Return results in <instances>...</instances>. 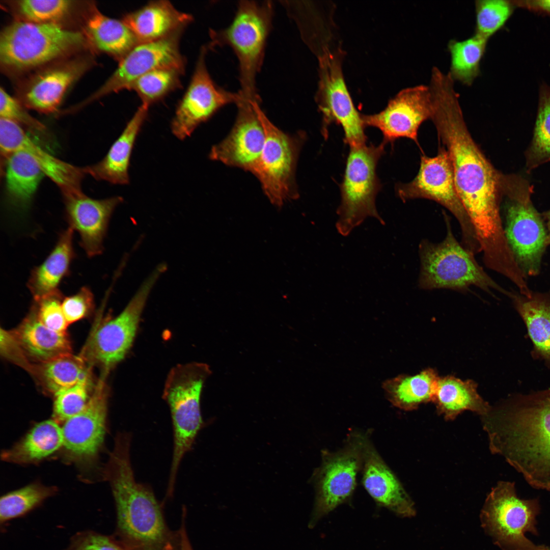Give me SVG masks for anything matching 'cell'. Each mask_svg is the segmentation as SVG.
I'll return each instance as SVG.
<instances>
[{
    "mask_svg": "<svg viewBox=\"0 0 550 550\" xmlns=\"http://www.w3.org/2000/svg\"><path fill=\"white\" fill-rule=\"evenodd\" d=\"M74 3L70 0H19L13 2V8L19 20L60 23L71 13L76 5Z\"/></svg>",
    "mask_w": 550,
    "mask_h": 550,
    "instance_id": "obj_40",
    "label": "cell"
},
{
    "mask_svg": "<svg viewBox=\"0 0 550 550\" xmlns=\"http://www.w3.org/2000/svg\"><path fill=\"white\" fill-rule=\"evenodd\" d=\"M160 265L143 283L125 308L114 317L97 318L79 355L91 368L108 375L123 360L134 340L150 292L165 270Z\"/></svg>",
    "mask_w": 550,
    "mask_h": 550,
    "instance_id": "obj_11",
    "label": "cell"
},
{
    "mask_svg": "<svg viewBox=\"0 0 550 550\" xmlns=\"http://www.w3.org/2000/svg\"><path fill=\"white\" fill-rule=\"evenodd\" d=\"M130 442L127 438L116 441L108 464L117 512L115 537L126 550H180L179 530L169 528L153 492L135 479Z\"/></svg>",
    "mask_w": 550,
    "mask_h": 550,
    "instance_id": "obj_3",
    "label": "cell"
},
{
    "mask_svg": "<svg viewBox=\"0 0 550 550\" xmlns=\"http://www.w3.org/2000/svg\"><path fill=\"white\" fill-rule=\"evenodd\" d=\"M149 107L142 103L105 156L97 163L84 167L86 175L114 184L129 183L128 168L132 149Z\"/></svg>",
    "mask_w": 550,
    "mask_h": 550,
    "instance_id": "obj_26",
    "label": "cell"
},
{
    "mask_svg": "<svg viewBox=\"0 0 550 550\" xmlns=\"http://www.w3.org/2000/svg\"><path fill=\"white\" fill-rule=\"evenodd\" d=\"M107 376L100 374L86 407L66 420L62 428L63 446L74 457H93L103 442L109 393Z\"/></svg>",
    "mask_w": 550,
    "mask_h": 550,
    "instance_id": "obj_20",
    "label": "cell"
},
{
    "mask_svg": "<svg viewBox=\"0 0 550 550\" xmlns=\"http://www.w3.org/2000/svg\"><path fill=\"white\" fill-rule=\"evenodd\" d=\"M364 437L363 433L351 431L342 449L322 451L321 464L314 476L318 515L331 511L353 493L362 466Z\"/></svg>",
    "mask_w": 550,
    "mask_h": 550,
    "instance_id": "obj_15",
    "label": "cell"
},
{
    "mask_svg": "<svg viewBox=\"0 0 550 550\" xmlns=\"http://www.w3.org/2000/svg\"><path fill=\"white\" fill-rule=\"evenodd\" d=\"M488 41L475 34L463 40L449 41L448 49L450 66L448 73L454 81L467 86L472 85L481 73V63Z\"/></svg>",
    "mask_w": 550,
    "mask_h": 550,
    "instance_id": "obj_36",
    "label": "cell"
},
{
    "mask_svg": "<svg viewBox=\"0 0 550 550\" xmlns=\"http://www.w3.org/2000/svg\"><path fill=\"white\" fill-rule=\"evenodd\" d=\"M501 185L508 244L526 278L536 276L548 246V233L543 216L531 201L533 187L526 179L514 174H502Z\"/></svg>",
    "mask_w": 550,
    "mask_h": 550,
    "instance_id": "obj_6",
    "label": "cell"
},
{
    "mask_svg": "<svg viewBox=\"0 0 550 550\" xmlns=\"http://www.w3.org/2000/svg\"><path fill=\"white\" fill-rule=\"evenodd\" d=\"M181 526L179 529L181 537V549L180 550H194L188 538V535L185 526L184 514L182 517Z\"/></svg>",
    "mask_w": 550,
    "mask_h": 550,
    "instance_id": "obj_49",
    "label": "cell"
},
{
    "mask_svg": "<svg viewBox=\"0 0 550 550\" xmlns=\"http://www.w3.org/2000/svg\"><path fill=\"white\" fill-rule=\"evenodd\" d=\"M209 46H203L191 80L176 108L171 123L172 133L179 140L190 135L201 123L218 110L241 99L239 93H232L217 86L211 78L205 62Z\"/></svg>",
    "mask_w": 550,
    "mask_h": 550,
    "instance_id": "obj_17",
    "label": "cell"
},
{
    "mask_svg": "<svg viewBox=\"0 0 550 550\" xmlns=\"http://www.w3.org/2000/svg\"><path fill=\"white\" fill-rule=\"evenodd\" d=\"M432 97L431 120L450 156L456 188L475 231L483 257L501 258L509 252L500 214L502 173L493 167L468 129L449 77L430 84Z\"/></svg>",
    "mask_w": 550,
    "mask_h": 550,
    "instance_id": "obj_1",
    "label": "cell"
},
{
    "mask_svg": "<svg viewBox=\"0 0 550 550\" xmlns=\"http://www.w3.org/2000/svg\"><path fill=\"white\" fill-rule=\"evenodd\" d=\"M63 197L66 219L69 227L78 233L80 245L89 257L100 255L111 217L123 198L95 199L82 191Z\"/></svg>",
    "mask_w": 550,
    "mask_h": 550,
    "instance_id": "obj_22",
    "label": "cell"
},
{
    "mask_svg": "<svg viewBox=\"0 0 550 550\" xmlns=\"http://www.w3.org/2000/svg\"><path fill=\"white\" fill-rule=\"evenodd\" d=\"M87 42L84 33L60 23L17 20L1 32L0 63L7 71H25L76 51Z\"/></svg>",
    "mask_w": 550,
    "mask_h": 550,
    "instance_id": "obj_4",
    "label": "cell"
},
{
    "mask_svg": "<svg viewBox=\"0 0 550 550\" xmlns=\"http://www.w3.org/2000/svg\"><path fill=\"white\" fill-rule=\"evenodd\" d=\"M481 420L491 453L533 488L550 491V389L510 396Z\"/></svg>",
    "mask_w": 550,
    "mask_h": 550,
    "instance_id": "obj_2",
    "label": "cell"
},
{
    "mask_svg": "<svg viewBox=\"0 0 550 550\" xmlns=\"http://www.w3.org/2000/svg\"><path fill=\"white\" fill-rule=\"evenodd\" d=\"M361 471L363 484L376 502L402 517L416 514L413 501L366 434Z\"/></svg>",
    "mask_w": 550,
    "mask_h": 550,
    "instance_id": "obj_24",
    "label": "cell"
},
{
    "mask_svg": "<svg viewBox=\"0 0 550 550\" xmlns=\"http://www.w3.org/2000/svg\"><path fill=\"white\" fill-rule=\"evenodd\" d=\"M514 3L520 6L550 14V0H526L514 1Z\"/></svg>",
    "mask_w": 550,
    "mask_h": 550,
    "instance_id": "obj_48",
    "label": "cell"
},
{
    "mask_svg": "<svg viewBox=\"0 0 550 550\" xmlns=\"http://www.w3.org/2000/svg\"><path fill=\"white\" fill-rule=\"evenodd\" d=\"M258 113L264 130L265 141L253 174L259 180L270 202L281 207L299 196L295 173L306 134L301 131L294 135L288 134L268 119L260 106Z\"/></svg>",
    "mask_w": 550,
    "mask_h": 550,
    "instance_id": "obj_13",
    "label": "cell"
},
{
    "mask_svg": "<svg viewBox=\"0 0 550 550\" xmlns=\"http://www.w3.org/2000/svg\"><path fill=\"white\" fill-rule=\"evenodd\" d=\"M10 332L32 364L46 362L72 353L67 334L52 331L43 325L38 319L33 305L20 324Z\"/></svg>",
    "mask_w": 550,
    "mask_h": 550,
    "instance_id": "obj_25",
    "label": "cell"
},
{
    "mask_svg": "<svg viewBox=\"0 0 550 550\" xmlns=\"http://www.w3.org/2000/svg\"><path fill=\"white\" fill-rule=\"evenodd\" d=\"M63 446L62 428L54 420L36 424L19 443L4 453V459L17 463L41 460Z\"/></svg>",
    "mask_w": 550,
    "mask_h": 550,
    "instance_id": "obj_35",
    "label": "cell"
},
{
    "mask_svg": "<svg viewBox=\"0 0 550 550\" xmlns=\"http://www.w3.org/2000/svg\"><path fill=\"white\" fill-rule=\"evenodd\" d=\"M510 298L526 324L534 355L550 367V293L512 292Z\"/></svg>",
    "mask_w": 550,
    "mask_h": 550,
    "instance_id": "obj_29",
    "label": "cell"
},
{
    "mask_svg": "<svg viewBox=\"0 0 550 550\" xmlns=\"http://www.w3.org/2000/svg\"><path fill=\"white\" fill-rule=\"evenodd\" d=\"M474 34L488 40L505 24L512 12L511 2L505 0L475 1Z\"/></svg>",
    "mask_w": 550,
    "mask_h": 550,
    "instance_id": "obj_41",
    "label": "cell"
},
{
    "mask_svg": "<svg viewBox=\"0 0 550 550\" xmlns=\"http://www.w3.org/2000/svg\"><path fill=\"white\" fill-rule=\"evenodd\" d=\"M139 43L155 41L184 29L192 16L168 1H152L122 19Z\"/></svg>",
    "mask_w": 550,
    "mask_h": 550,
    "instance_id": "obj_27",
    "label": "cell"
},
{
    "mask_svg": "<svg viewBox=\"0 0 550 550\" xmlns=\"http://www.w3.org/2000/svg\"><path fill=\"white\" fill-rule=\"evenodd\" d=\"M183 29L162 39L134 46L119 61L118 67L94 93L75 106L76 109L109 94L129 90L132 84L151 71L166 68L184 69V60L179 49Z\"/></svg>",
    "mask_w": 550,
    "mask_h": 550,
    "instance_id": "obj_16",
    "label": "cell"
},
{
    "mask_svg": "<svg viewBox=\"0 0 550 550\" xmlns=\"http://www.w3.org/2000/svg\"><path fill=\"white\" fill-rule=\"evenodd\" d=\"M319 71L317 102L322 114V135L326 138L328 127L335 123L341 126L344 142L349 148L366 144L362 114L347 89L339 57L326 49L319 58Z\"/></svg>",
    "mask_w": 550,
    "mask_h": 550,
    "instance_id": "obj_14",
    "label": "cell"
},
{
    "mask_svg": "<svg viewBox=\"0 0 550 550\" xmlns=\"http://www.w3.org/2000/svg\"><path fill=\"white\" fill-rule=\"evenodd\" d=\"M94 306L93 294L87 286L81 287L75 294L64 298L62 302V310L69 324L88 317L93 312Z\"/></svg>",
    "mask_w": 550,
    "mask_h": 550,
    "instance_id": "obj_45",
    "label": "cell"
},
{
    "mask_svg": "<svg viewBox=\"0 0 550 550\" xmlns=\"http://www.w3.org/2000/svg\"><path fill=\"white\" fill-rule=\"evenodd\" d=\"M183 72L172 68L156 69L136 79L129 90L138 94L142 103L150 106L179 86L180 76Z\"/></svg>",
    "mask_w": 550,
    "mask_h": 550,
    "instance_id": "obj_39",
    "label": "cell"
},
{
    "mask_svg": "<svg viewBox=\"0 0 550 550\" xmlns=\"http://www.w3.org/2000/svg\"><path fill=\"white\" fill-rule=\"evenodd\" d=\"M210 374L207 364L191 362L176 365L167 375L162 395L170 409L174 430L170 485H175L181 461L191 449L203 424L201 396L204 382Z\"/></svg>",
    "mask_w": 550,
    "mask_h": 550,
    "instance_id": "obj_8",
    "label": "cell"
},
{
    "mask_svg": "<svg viewBox=\"0 0 550 550\" xmlns=\"http://www.w3.org/2000/svg\"><path fill=\"white\" fill-rule=\"evenodd\" d=\"M540 510L538 499H520L514 482L500 481L485 501L480 514L481 525L502 550H550L526 536L527 533L538 535L536 517Z\"/></svg>",
    "mask_w": 550,
    "mask_h": 550,
    "instance_id": "obj_9",
    "label": "cell"
},
{
    "mask_svg": "<svg viewBox=\"0 0 550 550\" xmlns=\"http://www.w3.org/2000/svg\"><path fill=\"white\" fill-rule=\"evenodd\" d=\"M477 389V383L471 379L462 380L451 375L439 377L432 401L437 413L448 421L454 420L465 410L482 416L491 406Z\"/></svg>",
    "mask_w": 550,
    "mask_h": 550,
    "instance_id": "obj_31",
    "label": "cell"
},
{
    "mask_svg": "<svg viewBox=\"0 0 550 550\" xmlns=\"http://www.w3.org/2000/svg\"><path fill=\"white\" fill-rule=\"evenodd\" d=\"M260 102L241 97L236 104L238 112L232 130L211 148L210 159L254 173L265 141L264 130L258 113Z\"/></svg>",
    "mask_w": 550,
    "mask_h": 550,
    "instance_id": "obj_19",
    "label": "cell"
},
{
    "mask_svg": "<svg viewBox=\"0 0 550 550\" xmlns=\"http://www.w3.org/2000/svg\"><path fill=\"white\" fill-rule=\"evenodd\" d=\"M0 149L3 158L15 152L29 155L44 175L60 188L63 196L82 191L81 183L86 175L84 167L75 166L50 154L34 142L19 125L2 118Z\"/></svg>",
    "mask_w": 550,
    "mask_h": 550,
    "instance_id": "obj_21",
    "label": "cell"
},
{
    "mask_svg": "<svg viewBox=\"0 0 550 550\" xmlns=\"http://www.w3.org/2000/svg\"><path fill=\"white\" fill-rule=\"evenodd\" d=\"M395 189L403 202L424 198L447 209L460 225L462 244L475 255L481 253L475 231L457 194L452 162L444 147L441 146L434 157L422 155L415 178L408 183L397 184Z\"/></svg>",
    "mask_w": 550,
    "mask_h": 550,
    "instance_id": "obj_12",
    "label": "cell"
},
{
    "mask_svg": "<svg viewBox=\"0 0 550 550\" xmlns=\"http://www.w3.org/2000/svg\"><path fill=\"white\" fill-rule=\"evenodd\" d=\"M438 378L434 369L427 368L414 375L400 374L387 379L382 388L393 405L410 411L432 401Z\"/></svg>",
    "mask_w": 550,
    "mask_h": 550,
    "instance_id": "obj_33",
    "label": "cell"
},
{
    "mask_svg": "<svg viewBox=\"0 0 550 550\" xmlns=\"http://www.w3.org/2000/svg\"><path fill=\"white\" fill-rule=\"evenodd\" d=\"M543 218L546 221V227L548 233L547 244L550 245V210L543 213Z\"/></svg>",
    "mask_w": 550,
    "mask_h": 550,
    "instance_id": "obj_50",
    "label": "cell"
},
{
    "mask_svg": "<svg viewBox=\"0 0 550 550\" xmlns=\"http://www.w3.org/2000/svg\"><path fill=\"white\" fill-rule=\"evenodd\" d=\"M63 295L60 290L34 301L39 320L48 328L59 332L66 333L69 324L64 314L62 302Z\"/></svg>",
    "mask_w": 550,
    "mask_h": 550,
    "instance_id": "obj_44",
    "label": "cell"
},
{
    "mask_svg": "<svg viewBox=\"0 0 550 550\" xmlns=\"http://www.w3.org/2000/svg\"><path fill=\"white\" fill-rule=\"evenodd\" d=\"M53 493L52 489L35 484L5 494L0 500L1 524L25 515Z\"/></svg>",
    "mask_w": 550,
    "mask_h": 550,
    "instance_id": "obj_38",
    "label": "cell"
},
{
    "mask_svg": "<svg viewBox=\"0 0 550 550\" xmlns=\"http://www.w3.org/2000/svg\"><path fill=\"white\" fill-rule=\"evenodd\" d=\"M446 235L439 242L422 240L419 245L420 272L418 286L431 290L446 289L464 291L475 286L488 293L492 290L509 297L511 292L497 283L478 263L475 254L454 236L448 216Z\"/></svg>",
    "mask_w": 550,
    "mask_h": 550,
    "instance_id": "obj_5",
    "label": "cell"
},
{
    "mask_svg": "<svg viewBox=\"0 0 550 550\" xmlns=\"http://www.w3.org/2000/svg\"><path fill=\"white\" fill-rule=\"evenodd\" d=\"M24 106L2 87L0 89L1 118L12 121L38 136H47L46 126L32 117Z\"/></svg>",
    "mask_w": 550,
    "mask_h": 550,
    "instance_id": "obj_43",
    "label": "cell"
},
{
    "mask_svg": "<svg viewBox=\"0 0 550 550\" xmlns=\"http://www.w3.org/2000/svg\"><path fill=\"white\" fill-rule=\"evenodd\" d=\"M273 13L271 1H241L232 23L224 29L210 32V48L227 45L235 53L239 63L238 93L243 98L260 100L256 78L263 61Z\"/></svg>",
    "mask_w": 550,
    "mask_h": 550,
    "instance_id": "obj_7",
    "label": "cell"
},
{
    "mask_svg": "<svg viewBox=\"0 0 550 550\" xmlns=\"http://www.w3.org/2000/svg\"><path fill=\"white\" fill-rule=\"evenodd\" d=\"M84 33L95 48L119 61L139 43L122 19L108 17L96 8L87 18Z\"/></svg>",
    "mask_w": 550,
    "mask_h": 550,
    "instance_id": "obj_32",
    "label": "cell"
},
{
    "mask_svg": "<svg viewBox=\"0 0 550 550\" xmlns=\"http://www.w3.org/2000/svg\"><path fill=\"white\" fill-rule=\"evenodd\" d=\"M95 384L92 374L75 385L54 395L53 415L58 420L66 421L80 412L87 405Z\"/></svg>",
    "mask_w": 550,
    "mask_h": 550,
    "instance_id": "obj_42",
    "label": "cell"
},
{
    "mask_svg": "<svg viewBox=\"0 0 550 550\" xmlns=\"http://www.w3.org/2000/svg\"><path fill=\"white\" fill-rule=\"evenodd\" d=\"M0 347L4 358L28 372L30 371L33 364L25 356L10 331L1 328Z\"/></svg>",
    "mask_w": 550,
    "mask_h": 550,
    "instance_id": "obj_47",
    "label": "cell"
},
{
    "mask_svg": "<svg viewBox=\"0 0 550 550\" xmlns=\"http://www.w3.org/2000/svg\"><path fill=\"white\" fill-rule=\"evenodd\" d=\"M432 98L429 86L419 85L400 91L378 113L361 115L366 127L379 129L386 144L405 138L420 146L418 131L422 123L431 119Z\"/></svg>",
    "mask_w": 550,
    "mask_h": 550,
    "instance_id": "obj_18",
    "label": "cell"
},
{
    "mask_svg": "<svg viewBox=\"0 0 550 550\" xmlns=\"http://www.w3.org/2000/svg\"><path fill=\"white\" fill-rule=\"evenodd\" d=\"M4 159L8 202L17 213L24 214L44 174L36 162L24 152H13Z\"/></svg>",
    "mask_w": 550,
    "mask_h": 550,
    "instance_id": "obj_30",
    "label": "cell"
},
{
    "mask_svg": "<svg viewBox=\"0 0 550 550\" xmlns=\"http://www.w3.org/2000/svg\"><path fill=\"white\" fill-rule=\"evenodd\" d=\"M73 231L68 227L62 232L45 260L32 269L27 286L35 301L59 290L61 282L69 274L71 264L75 257Z\"/></svg>",
    "mask_w": 550,
    "mask_h": 550,
    "instance_id": "obj_28",
    "label": "cell"
},
{
    "mask_svg": "<svg viewBox=\"0 0 550 550\" xmlns=\"http://www.w3.org/2000/svg\"><path fill=\"white\" fill-rule=\"evenodd\" d=\"M386 144H370L350 147L342 182L341 202L337 214L338 232L347 236L368 217L384 222L378 213L376 197L381 188L376 173L377 163L385 153Z\"/></svg>",
    "mask_w": 550,
    "mask_h": 550,
    "instance_id": "obj_10",
    "label": "cell"
},
{
    "mask_svg": "<svg viewBox=\"0 0 550 550\" xmlns=\"http://www.w3.org/2000/svg\"><path fill=\"white\" fill-rule=\"evenodd\" d=\"M65 550H126L114 536H107L92 531L81 532L72 538Z\"/></svg>",
    "mask_w": 550,
    "mask_h": 550,
    "instance_id": "obj_46",
    "label": "cell"
},
{
    "mask_svg": "<svg viewBox=\"0 0 550 550\" xmlns=\"http://www.w3.org/2000/svg\"><path fill=\"white\" fill-rule=\"evenodd\" d=\"M92 369L79 355L71 353L33 364L29 373L45 392L54 395L92 374Z\"/></svg>",
    "mask_w": 550,
    "mask_h": 550,
    "instance_id": "obj_34",
    "label": "cell"
},
{
    "mask_svg": "<svg viewBox=\"0 0 550 550\" xmlns=\"http://www.w3.org/2000/svg\"><path fill=\"white\" fill-rule=\"evenodd\" d=\"M90 58L79 57L50 66L34 75L21 94V104L43 114L56 112L65 93L90 67Z\"/></svg>",
    "mask_w": 550,
    "mask_h": 550,
    "instance_id": "obj_23",
    "label": "cell"
},
{
    "mask_svg": "<svg viewBox=\"0 0 550 550\" xmlns=\"http://www.w3.org/2000/svg\"><path fill=\"white\" fill-rule=\"evenodd\" d=\"M539 94L533 138L526 152L527 171L550 161V87L542 86Z\"/></svg>",
    "mask_w": 550,
    "mask_h": 550,
    "instance_id": "obj_37",
    "label": "cell"
}]
</instances>
